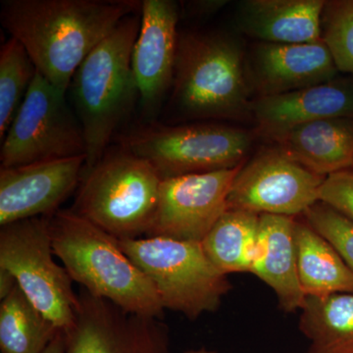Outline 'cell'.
Instances as JSON below:
<instances>
[{
    "mask_svg": "<svg viewBox=\"0 0 353 353\" xmlns=\"http://www.w3.org/2000/svg\"><path fill=\"white\" fill-rule=\"evenodd\" d=\"M294 222L287 216L260 215L250 271L273 290L279 305L288 313L301 310L306 299L297 272Z\"/></svg>",
    "mask_w": 353,
    "mask_h": 353,
    "instance_id": "e0dca14e",
    "label": "cell"
},
{
    "mask_svg": "<svg viewBox=\"0 0 353 353\" xmlns=\"http://www.w3.org/2000/svg\"><path fill=\"white\" fill-rule=\"evenodd\" d=\"M250 114L259 132L271 139L313 121L353 118V78L336 77L288 94L257 97L252 102Z\"/></svg>",
    "mask_w": 353,
    "mask_h": 353,
    "instance_id": "2e32d148",
    "label": "cell"
},
{
    "mask_svg": "<svg viewBox=\"0 0 353 353\" xmlns=\"http://www.w3.org/2000/svg\"><path fill=\"white\" fill-rule=\"evenodd\" d=\"M252 141L250 132L219 123L167 126L150 122L123 137L121 145L150 162L166 180L236 168Z\"/></svg>",
    "mask_w": 353,
    "mask_h": 353,
    "instance_id": "52a82bcc",
    "label": "cell"
},
{
    "mask_svg": "<svg viewBox=\"0 0 353 353\" xmlns=\"http://www.w3.org/2000/svg\"><path fill=\"white\" fill-rule=\"evenodd\" d=\"M297 272L304 294L353 292V274L339 253L305 221L294 222Z\"/></svg>",
    "mask_w": 353,
    "mask_h": 353,
    "instance_id": "ffe728a7",
    "label": "cell"
},
{
    "mask_svg": "<svg viewBox=\"0 0 353 353\" xmlns=\"http://www.w3.org/2000/svg\"><path fill=\"white\" fill-rule=\"evenodd\" d=\"M141 9L137 0H4L0 21L39 73L67 94L88 55Z\"/></svg>",
    "mask_w": 353,
    "mask_h": 353,
    "instance_id": "6da1fadb",
    "label": "cell"
},
{
    "mask_svg": "<svg viewBox=\"0 0 353 353\" xmlns=\"http://www.w3.org/2000/svg\"><path fill=\"white\" fill-rule=\"evenodd\" d=\"M119 245L154 285L164 309L188 319L217 311L233 288L201 243L145 236L121 240Z\"/></svg>",
    "mask_w": 353,
    "mask_h": 353,
    "instance_id": "8992f818",
    "label": "cell"
},
{
    "mask_svg": "<svg viewBox=\"0 0 353 353\" xmlns=\"http://www.w3.org/2000/svg\"><path fill=\"white\" fill-rule=\"evenodd\" d=\"M37 74L27 50L11 37L0 50V139L6 137Z\"/></svg>",
    "mask_w": 353,
    "mask_h": 353,
    "instance_id": "cb8c5ba5",
    "label": "cell"
},
{
    "mask_svg": "<svg viewBox=\"0 0 353 353\" xmlns=\"http://www.w3.org/2000/svg\"><path fill=\"white\" fill-rule=\"evenodd\" d=\"M272 141L297 163L324 178L353 167V118L313 121Z\"/></svg>",
    "mask_w": 353,
    "mask_h": 353,
    "instance_id": "d6986e66",
    "label": "cell"
},
{
    "mask_svg": "<svg viewBox=\"0 0 353 353\" xmlns=\"http://www.w3.org/2000/svg\"><path fill=\"white\" fill-rule=\"evenodd\" d=\"M241 166L162 181L145 236L202 243L228 210V196Z\"/></svg>",
    "mask_w": 353,
    "mask_h": 353,
    "instance_id": "7c38bea8",
    "label": "cell"
},
{
    "mask_svg": "<svg viewBox=\"0 0 353 353\" xmlns=\"http://www.w3.org/2000/svg\"><path fill=\"white\" fill-rule=\"evenodd\" d=\"M248 82L259 97H274L330 82L340 73L324 41L261 43L246 62Z\"/></svg>",
    "mask_w": 353,
    "mask_h": 353,
    "instance_id": "9a60e30c",
    "label": "cell"
},
{
    "mask_svg": "<svg viewBox=\"0 0 353 353\" xmlns=\"http://www.w3.org/2000/svg\"><path fill=\"white\" fill-rule=\"evenodd\" d=\"M53 252L73 282L134 314L162 319L164 307L148 276L119 241L71 209L50 216Z\"/></svg>",
    "mask_w": 353,
    "mask_h": 353,
    "instance_id": "7a4b0ae2",
    "label": "cell"
},
{
    "mask_svg": "<svg viewBox=\"0 0 353 353\" xmlns=\"http://www.w3.org/2000/svg\"><path fill=\"white\" fill-rule=\"evenodd\" d=\"M321 39L339 72L353 76V0L326 1L321 16Z\"/></svg>",
    "mask_w": 353,
    "mask_h": 353,
    "instance_id": "d4e9b609",
    "label": "cell"
},
{
    "mask_svg": "<svg viewBox=\"0 0 353 353\" xmlns=\"http://www.w3.org/2000/svg\"><path fill=\"white\" fill-rule=\"evenodd\" d=\"M324 176L304 168L277 145L241 166L228 196V210L292 217L320 201Z\"/></svg>",
    "mask_w": 353,
    "mask_h": 353,
    "instance_id": "30bf717a",
    "label": "cell"
},
{
    "mask_svg": "<svg viewBox=\"0 0 353 353\" xmlns=\"http://www.w3.org/2000/svg\"><path fill=\"white\" fill-rule=\"evenodd\" d=\"M245 52L218 32L179 34L172 101L192 119H240L250 114Z\"/></svg>",
    "mask_w": 353,
    "mask_h": 353,
    "instance_id": "277c9868",
    "label": "cell"
},
{
    "mask_svg": "<svg viewBox=\"0 0 353 353\" xmlns=\"http://www.w3.org/2000/svg\"><path fill=\"white\" fill-rule=\"evenodd\" d=\"M87 157L0 168V226L50 217L79 187Z\"/></svg>",
    "mask_w": 353,
    "mask_h": 353,
    "instance_id": "4fadbf2b",
    "label": "cell"
},
{
    "mask_svg": "<svg viewBox=\"0 0 353 353\" xmlns=\"http://www.w3.org/2000/svg\"><path fill=\"white\" fill-rule=\"evenodd\" d=\"M15 278L4 269H0V299L8 296L14 289L17 287Z\"/></svg>",
    "mask_w": 353,
    "mask_h": 353,
    "instance_id": "83f0119b",
    "label": "cell"
},
{
    "mask_svg": "<svg viewBox=\"0 0 353 353\" xmlns=\"http://www.w3.org/2000/svg\"><path fill=\"white\" fill-rule=\"evenodd\" d=\"M183 353H218L217 352H214V350H208V348L201 347L196 348V350H187Z\"/></svg>",
    "mask_w": 353,
    "mask_h": 353,
    "instance_id": "4dcf8cb0",
    "label": "cell"
},
{
    "mask_svg": "<svg viewBox=\"0 0 353 353\" xmlns=\"http://www.w3.org/2000/svg\"><path fill=\"white\" fill-rule=\"evenodd\" d=\"M226 1H196L190 4V10L192 13L197 15H203V14H209L214 12L224 6Z\"/></svg>",
    "mask_w": 353,
    "mask_h": 353,
    "instance_id": "f1b7e54d",
    "label": "cell"
},
{
    "mask_svg": "<svg viewBox=\"0 0 353 353\" xmlns=\"http://www.w3.org/2000/svg\"><path fill=\"white\" fill-rule=\"evenodd\" d=\"M179 6L172 0L141 1V27L132 69L145 117L154 118L173 85L178 48Z\"/></svg>",
    "mask_w": 353,
    "mask_h": 353,
    "instance_id": "5bb4252c",
    "label": "cell"
},
{
    "mask_svg": "<svg viewBox=\"0 0 353 353\" xmlns=\"http://www.w3.org/2000/svg\"><path fill=\"white\" fill-rule=\"evenodd\" d=\"M161 176L150 162L120 145L85 169L71 210L117 240L150 231Z\"/></svg>",
    "mask_w": 353,
    "mask_h": 353,
    "instance_id": "5b68a950",
    "label": "cell"
},
{
    "mask_svg": "<svg viewBox=\"0 0 353 353\" xmlns=\"http://www.w3.org/2000/svg\"><path fill=\"white\" fill-rule=\"evenodd\" d=\"M260 215L227 210L202 241L204 250L223 273H250L256 252Z\"/></svg>",
    "mask_w": 353,
    "mask_h": 353,
    "instance_id": "7402d4cb",
    "label": "cell"
},
{
    "mask_svg": "<svg viewBox=\"0 0 353 353\" xmlns=\"http://www.w3.org/2000/svg\"><path fill=\"white\" fill-rule=\"evenodd\" d=\"M65 353H172L170 336L159 318L129 313L81 289Z\"/></svg>",
    "mask_w": 353,
    "mask_h": 353,
    "instance_id": "8fae6325",
    "label": "cell"
},
{
    "mask_svg": "<svg viewBox=\"0 0 353 353\" xmlns=\"http://www.w3.org/2000/svg\"><path fill=\"white\" fill-rule=\"evenodd\" d=\"M50 217L19 221L0 230V269L58 329L73 325L79 296L64 266L54 260Z\"/></svg>",
    "mask_w": 353,
    "mask_h": 353,
    "instance_id": "ba28073f",
    "label": "cell"
},
{
    "mask_svg": "<svg viewBox=\"0 0 353 353\" xmlns=\"http://www.w3.org/2000/svg\"><path fill=\"white\" fill-rule=\"evenodd\" d=\"M60 331L18 285L0 303L1 353H43Z\"/></svg>",
    "mask_w": 353,
    "mask_h": 353,
    "instance_id": "603a6c76",
    "label": "cell"
},
{
    "mask_svg": "<svg viewBox=\"0 0 353 353\" xmlns=\"http://www.w3.org/2000/svg\"><path fill=\"white\" fill-rule=\"evenodd\" d=\"M87 157L80 121L62 94L37 70L12 124L2 139L1 168Z\"/></svg>",
    "mask_w": 353,
    "mask_h": 353,
    "instance_id": "9c48e42d",
    "label": "cell"
},
{
    "mask_svg": "<svg viewBox=\"0 0 353 353\" xmlns=\"http://www.w3.org/2000/svg\"><path fill=\"white\" fill-rule=\"evenodd\" d=\"M325 0H245L238 10L241 31L273 43H307L321 41Z\"/></svg>",
    "mask_w": 353,
    "mask_h": 353,
    "instance_id": "ac0fdd59",
    "label": "cell"
},
{
    "mask_svg": "<svg viewBox=\"0 0 353 353\" xmlns=\"http://www.w3.org/2000/svg\"><path fill=\"white\" fill-rule=\"evenodd\" d=\"M303 220L329 241L353 274V222L324 202L303 213Z\"/></svg>",
    "mask_w": 353,
    "mask_h": 353,
    "instance_id": "484cf974",
    "label": "cell"
},
{
    "mask_svg": "<svg viewBox=\"0 0 353 353\" xmlns=\"http://www.w3.org/2000/svg\"><path fill=\"white\" fill-rule=\"evenodd\" d=\"M43 353H65L64 332L60 331Z\"/></svg>",
    "mask_w": 353,
    "mask_h": 353,
    "instance_id": "f546056e",
    "label": "cell"
},
{
    "mask_svg": "<svg viewBox=\"0 0 353 353\" xmlns=\"http://www.w3.org/2000/svg\"><path fill=\"white\" fill-rule=\"evenodd\" d=\"M319 199L353 222V171H341L326 176Z\"/></svg>",
    "mask_w": 353,
    "mask_h": 353,
    "instance_id": "4316f807",
    "label": "cell"
},
{
    "mask_svg": "<svg viewBox=\"0 0 353 353\" xmlns=\"http://www.w3.org/2000/svg\"><path fill=\"white\" fill-rule=\"evenodd\" d=\"M141 27V11L124 18L77 69L69 90L82 126L90 168L108 150L114 132L131 112L139 90L132 53Z\"/></svg>",
    "mask_w": 353,
    "mask_h": 353,
    "instance_id": "3957f363",
    "label": "cell"
},
{
    "mask_svg": "<svg viewBox=\"0 0 353 353\" xmlns=\"http://www.w3.org/2000/svg\"><path fill=\"white\" fill-rule=\"evenodd\" d=\"M299 327L306 353H353V292L306 297Z\"/></svg>",
    "mask_w": 353,
    "mask_h": 353,
    "instance_id": "44dd1931",
    "label": "cell"
}]
</instances>
